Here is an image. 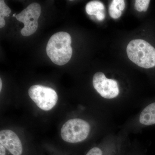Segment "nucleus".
I'll use <instances>...</instances> for the list:
<instances>
[{
    "mask_svg": "<svg viewBox=\"0 0 155 155\" xmlns=\"http://www.w3.org/2000/svg\"><path fill=\"white\" fill-rule=\"evenodd\" d=\"M70 35L64 31L57 32L51 37L46 47L48 56L53 63L59 66L67 64L72 56Z\"/></svg>",
    "mask_w": 155,
    "mask_h": 155,
    "instance_id": "f257e3e1",
    "label": "nucleus"
},
{
    "mask_svg": "<svg viewBox=\"0 0 155 155\" xmlns=\"http://www.w3.org/2000/svg\"><path fill=\"white\" fill-rule=\"evenodd\" d=\"M126 52L128 58L139 67L145 69L155 67V48L144 40L131 41Z\"/></svg>",
    "mask_w": 155,
    "mask_h": 155,
    "instance_id": "f03ea898",
    "label": "nucleus"
},
{
    "mask_svg": "<svg viewBox=\"0 0 155 155\" xmlns=\"http://www.w3.org/2000/svg\"><path fill=\"white\" fill-rule=\"evenodd\" d=\"M90 131V125L83 119H70L61 128V134L64 141L77 143L85 140Z\"/></svg>",
    "mask_w": 155,
    "mask_h": 155,
    "instance_id": "7ed1b4c3",
    "label": "nucleus"
},
{
    "mask_svg": "<svg viewBox=\"0 0 155 155\" xmlns=\"http://www.w3.org/2000/svg\"><path fill=\"white\" fill-rule=\"evenodd\" d=\"M28 95L39 108L45 111L52 109L57 104L58 95L51 87L35 85L28 89Z\"/></svg>",
    "mask_w": 155,
    "mask_h": 155,
    "instance_id": "20e7f679",
    "label": "nucleus"
},
{
    "mask_svg": "<svg viewBox=\"0 0 155 155\" xmlns=\"http://www.w3.org/2000/svg\"><path fill=\"white\" fill-rule=\"evenodd\" d=\"M41 13V8L39 4L33 3L16 15L17 20L24 24V27L21 30L23 36H29L36 31L38 27V20Z\"/></svg>",
    "mask_w": 155,
    "mask_h": 155,
    "instance_id": "39448f33",
    "label": "nucleus"
},
{
    "mask_svg": "<svg viewBox=\"0 0 155 155\" xmlns=\"http://www.w3.org/2000/svg\"><path fill=\"white\" fill-rule=\"evenodd\" d=\"M93 85L101 96L113 99L119 95V90L117 81L107 78L102 72L96 73L93 78Z\"/></svg>",
    "mask_w": 155,
    "mask_h": 155,
    "instance_id": "423d86ee",
    "label": "nucleus"
},
{
    "mask_svg": "<svg viewBox=\"0 0 155 155\" xmlns=\"http://www.w3.org/2000/svg\"><path fill=\"white\" fill-rule=\"evenodd\" d=\"M0 144L2 145L12 155H22L23 150L22 143L15 132L10 130L0 132Z\"/></svg>",
    "mask_w": 155,
    "mask_h": 155,
    "instance_id": "0eeeda50",
    "label": "nucleus"
},
{
    "mask_svg": "<svg viewBox=\"0 0 155 155\" xmlns=\"http://www.w3.org/2000/svg\"><path fill=\"white\" fill-rule=\"evenodd\" d=\"M139 121L142 125L146 126L155 125V102L151 103L143 110Z\"/></svg>",
    "mask_w": 155,
    "mask_h": 155,
    "instance_id": "6e6552de",
    "label": "nucleus"
},
{
    "mask_svg": "<svg viewBox=\"0 0 155 155\" xmlns=\"http://www.w3.org/2000/svg\"><path fill=\"white\" fill-rule=\"evenodd\" d=\"M104 6L101 2L98 1H92L87 4L85 11L90 15H95L98 12L104 11Z\"/></svg>",
    "mask_w": 155,
    "mask_h": 155,
    "instance_id": "1a4fd4ad",
    "label": "nucleus"
},
{
    "mask_svg": "<svg viewBox=\"0 0 155 155\" xmlns=\"http://www.w3.org/2000/svg\"><path fill=\"white\" fill-rule=\"evenodd\" d=\"M109 14L112 18L117 19L121 17L122 11H120L118 5V0H114L110 5L109 9Z\"/></svg>",
    "mask_w": 155,
    "mask_h": 155,
    "instance_id": "9d476101",
    "label": "nucleus"
},
{
    "mask_svg": "<svg viewBox=\"0 0 155 155\" xmlns=\"http://www.w3.org/2000/svg\"><path fill=\"white\" fill-rule=\"evenodd\" d=\"M11 13V10L6 5L5 1H0V21L5 20L4 17H9V14Z\"/></svg>",
    "mask_w": 155,
    "mask_h": 155,
    "instance_id": "9b49d317",
    "label": "nucleus"
},
{
    "mask_svg": "<svg viewBox=\"0 0 155 155\" xmlns=\"http://www.w3.org/2000/svg\"><path fill=\"white\" fill-rule=\"evenodd\" d=\"M150 2L149 0H137L135 1L134 7L139 12H146L148 8Z\"/></svg>",
    "mask_w": 155,
    "mask_h": 155,
    "instance_id": "f8f14e48",
    "label": "nucleus"
},
{
    "mask_svg": "<svg viewBox=\"0 0 155 155\" xmlns=\"http://www.w3.org/2000/svg\"><path fill=\"white\" fill-rule=\"evenodd\" d=\"M86 155H103V152L100 148L94 147L89 150Z\"/></svg>",
    "mask_w": 155,
    "mask_h": 155,
    "instance_id": "ddd939ff",
    "label": "nucleus"
},
{
    "mask_svg": "<svg viewBox=\"0 0 155 155\" xmlns=\"http://www.w3.org/2000/svg\"><path fill=\"white\" fill-rule=\"evenodd\" d=\"M95 16L96 17L97 19L99 21H102V20H104V19L105 17L104 13L102 11H99L96 14Z\"/></svg>",
    "mask_w": 155,
    "mask_h": 155,
    "instance_id": "4468645a",
    "label": "nucleus"
},
{
    "mask_svg": "<svg viewBox=\"0 0 155 155\" xmlns=\"http://www.w3.org/2000/svg\"><path fill=\"white\" fill-rule=\"evenodd\" d=\"M118 5L120 11H124L125 8V2L124 0H118Z\"/></svg>",
    "mask_w": 155,
    "mask_h": 155,
    "instance_id": "2eb2a0df",
    "label": "nucleus"
},
{
    "mask_svg": "<svg viewBox=\"0 0 155 155\" xmlns=\"http://www.w3.org/2000/svg\"><path fill=\"white\" fill-rule=\"evenodd\" d=\"M6 150L5 148L2 145L0 144V155H6Z\"/></svg>",
    "mask_w": 155,
    "mask_h": 155,
    "instance_id": "dca6fc26",
    "label": "nucleus"
},
{
    "mask_svg": "<svg viewBox=\"0 0 155 155\" xmlns=\"http://www.w3.org/2000/svg\"><path fill=\"white\" fill-rule=\"evenodd\" d=\"M2 79H0V91H1L2 89Z\"/></svg>",
    "mask_w": 155,
    "mask_h": 155,
    "instance_id": "f3484780",
    "label": "nucleus"
},
{
    "mask_svg": "<svg viewBox=\"0 0 155 155\" xmlns=\"http://www.w3.org/2000/svg\"><path fill=\"white\" fill-rule=\"evenodd\" d=\"M16 15H17V14H14V15H13V17H16Z\"/></svg>",
    "mask_w": 155,
    "mask_h": 155,
    "instance_id": "a211bd4d",
    "label": "nucleus"
}]
</instances>
